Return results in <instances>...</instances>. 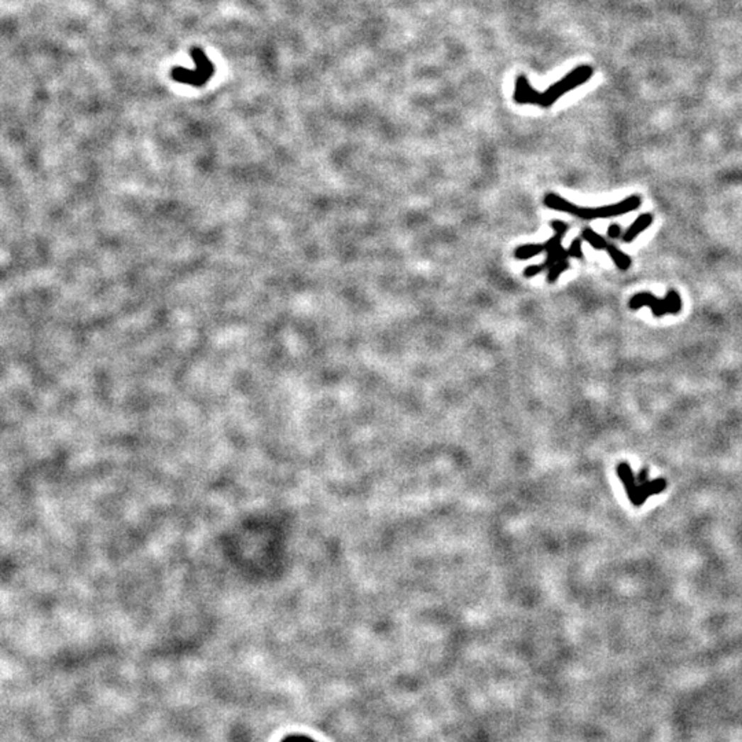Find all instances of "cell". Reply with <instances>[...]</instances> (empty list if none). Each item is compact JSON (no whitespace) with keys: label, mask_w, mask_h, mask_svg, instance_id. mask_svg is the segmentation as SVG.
I'll list each match as a JSON object with an SVG mask.
<instances>
[{"label":"cell","mask_w":742,"mask_h":742,"mask_svg":"<svg viewBox=\"0 0 742 742\" xmlns=\"http://www.w3.org/2000/svg\"><path fill=\"white\" fill-rule=\"evenodd\" d=\"M543 202L548 209H553L557 212H564V214L583 218V220H594V218H616V216L627 215L633 211H636L641 206L642 198L639 196H627L626 199L611 204V205L589 208V206H577L555 193H548L545 196Z\"/></svg>","instance_id":"6da1fadb"},{"label":"cell","mask_w":742,"mask_h":742,"mask_svg":"<svg viewBox=\"0 0 742 742\" xmlns=\"http://www.w3.org/2000/svg\"><path fill=\"white\" fill-rule=\"evenodd\" d=\"M592 73H594V70L589 65L579 66V67L573 69L570 73H567V76H564L560 82L551 84L545 92L539 94L538 106H541L543 109L551 108L563 95H565L567 92L572 91L573 88L579 87V86L585 84L586 82H589L591 76H592Z\"/></svg>","instance_id":"7a4b0ae2"},{"label":"cell","mask_w":742,"mask_h":742,"mask_svg":"<svg viewBox=\"0 0 742 742\" xmlns=\"http://www.w3.org/2000/svg\"><path fill=\"white\" fill-rule=\"evenodd\" d=\"M190 54L196 64V67L186 69V67L177 66L171 72V76L177 83H183V84H189V86H194V87H202L214 76L215 66L208 60L206 54L201 48H193Z\"/></svg>","instance_id":"3957f363"},{"label":"cell","mask_w":742,"mask_h":742,"mask_svg":"<svg viewBox=\"0 0 742 742\" xmlns=\"http://www.w3.org/2000/svg\"><path fill=\"white\" fill-rule=\"evenodd\" d=\"M649 306L655 318L665 315H677L682 309V299L677 290L671 289L664 299H657L652 293L642 292L635 294L630 300V308L638 311L639 308Z\"/></svg>","instance_id":"277c9868"},{"label":"cell","mask_w":742,"mask_h":742,"mask_svg":"<svg viewBox=\"0 0 742 742\" xmlns=\"http://www.w3.org/2000/svg\"><path fill=\"white\" fill-rule=\"evenodd\" d=\"M539 91L531 86L526 76L521 74L517 77L516 82V89H514V101L520 105H538L539 101Z\"/></svg>","instance_id":"5b68a950"},{"label":"cell","mask_w":742,"mask_h":742,"mask_svg":"<svg viewBox=\"0 0 742 742\" xmlns=\"http://www.w3.org/2000/svg\"><path fill=\"white\" fill-rule=\"evenodd\" d=\"M653 220L655 218L650 214H643V215L638 216L633 220V224L623 233V237H621L623 242L631 243L633 240H636L643 231H646L652 226Z\"/></svg>","instance_id":"8992f818"},{"label":"cell","mask_w":742,"mask_h":742,"mask_svg":"<svg viewBox=\"0 0 742 742\" xmlns=\"http://www.w3.org/2000/svg\"><path fill=\"white\" fill-rule=\"evenodd\" d=\"M545 252L543 243H525L514 250V258L517 260H529Z\"/></svg>","instance_id":"52a82bcc"},{"label":"cell","mask_w":742,"mask_h":742,"mask_svg":"<svg viewBox=\"0 0 742 742\" xmlns=\"http://www.w3.org/2000/svg\"><path fill=\"white\" fill-rule=\"evenodd\" d=\"M607 252H608V255L611 256V260H613V262L616 264V267H617L619 270H621V271H627V270H630V267H631V264H633L631 259H630V256H627L624 252H621L617 246H614V245H608Z\"/></svg>","instance_id":"ba28073f"},{"label":"cell","mask_w":742,"mask_h":742,"mask_svg":"<svg viewBox=\"0 0 742 742\" xmlns=\"http://www.w3.org/2000/svg\"><path fill=\"white\" fill-rule=\"evenodd\" d=\"M582 240H585V242H587L591 248H594V249H597V250H604V249L607 250V248H608V245H609L608 240H605L602 236H599L598 233H595V231H594L592 228H589V227L583 228V231H582Z\"/></svg>","instance_id":"9c48e42d"},{"label":"cell","mask_w":742,"mask_h":742,"mask_svg":"<svg viewBox=\"0 0 742 742\" xmlns=\"http://www.w3.org/2000/svg\"><path fill=\"white\" fill-rule=\"evenodd\" d=\"M567 268H569V259H564V260H558V262H554L547 270V282L548 284H555L558 281L560 275L563 272H565Z\"/></svg>","instance_id":"30bf717a"},{"label":"cell","mask_w":742,"mask_h":742,"mask_svg":"<svg viewBox=\"0 0 742 742\" xmlns=\"http://www.w3.org/2000/svg\"><path fill=\"white\" fill-rule=\"evenodd\" d=\"M567 256L573 259H583V240L575 238L567 248Z\"/></svg>","instance_id":"8fae6325"},{"label":"cell","mask_w":742,"mask_h":742,"mask_svg":"<svg viewBox=\"0 0 742 742\" xmlns=\"http://www.w3.org/2000/svg\"><path fill=\"white\" fill-rule=\"evenodd\" d=\"M546 268H545V264L541 262V264H532L529 267H526L524 270L525 278H533L536 275H539L541 272H543Z\"/></svg>","instance_id":"7c38bea8"},{"label":"cell","mask_w":742,"mask_h":742,"mask_svg":"<svg viewBox=\"0 0 742 742\" xmlns=\"http://www.w3.org/2000/svg\"><path fill=\"white\" fill-rule=\"evenodd\" d=\"M623 233H624V231L621 230V227H620L619 224H616V223H614V224H611V226L608 227V237L611 238V240H619V238H621V237H623Z\"/></svg>","instance_id":"4fadbf2b"},{"label":"cell","mask_w":742,"mask_h":742,"mask_svg":"<svg viewBox=\"0 0 742 742\" xmlns=\"http://www.w3.org/2000/svg\"><path fill=\"white\" fill-rule=\"evenodd\" d=\"M281 742H318L315 740H312L311 737L308 736H303V734H290V736H286L284 740Z\"/></svg>","instance_id":"5bb4252c"}]
</instances>
